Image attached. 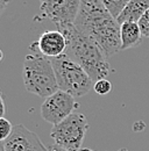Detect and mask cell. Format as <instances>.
Instances as JSON below:
<instances>
[{
	"instance_id": "cell-1",
	"label": "cell",
	"mask_w": 149,
	"mask_h": 151,
	"mask_svg": "<svg viewBox=\"0 0 149 151\" xmlns=\"http://www.w3.org/2000/svg\"><path fill=\"white\" fill-rule=\"evenodd\" d=\"M74 27L95 41L107 57L121 50L120 23L101 0H80Z\"/></svg>"
},
{
	"instance_id": "cell-2",
	"label": "cell",
	"mask_w": 149,
	"mask_h": 151,
	"mask_svg": "<svg viewBox=\"0 0 149 151\" xmlns=\"http://www.w3.org/2000/svg\"><path fill=\"white\" fill-rule=\"evenodd\" d=\"M67 38L65 55L79 64L95 83L110 75L108 57L100 45L74 26L57 28Z\"/></svg>"
},
{
	"instance_id": "cell-3",
	"label": "cell",
	"mask_w": 149,
	"mask_h": 151,
	"mask_svg": "<svg viewBox=\"0 0 149 151\" xmlns=\"http://www.w3.org/2000/svg\"><path fill=\"white\" fill-rule=\"evenodd\" d=\"M23 83L29 93L44 99L59 91L51 59L40 51L37 41L29 45L23 60Z\"/></svg>"
},
{
	"instance_id": "cell-4",
	"label": "cell",
	"mask_w": 149,
	"mask_h": 151,
	"mask_svg": "<svg viewBox=\"0 0 149 151\" xmlns=\"http://www.w3.org/2000/svg\"><path fill=\"white\" fill-rule=\"evenodd\" d=\"M50 59L54 65L59 91L72 95L74 98H80L89 93L94 84L92 78L79 64L65 54Z\"/></svg>"
},
{
	"instance_id": "cell-5",
	"label": "cell",
	"mask_w": 149,
	"mask_h": 151,
	"mask_svg": "<svg viewBox=\"0 0 149 151\" xmlns=\"http://www.w3.org/2000/svg\"><path fill=\"white\" fill-rule=\"evenodd\" d=\"M89 129V123L85 115L72 113L64 121L53 127L50 136L55 144L68 151H79L82 143Z\"/></svg>"
},
{
	"instance_id": "cell-6",
	"label": "cell",
	"mask_w": 149,
	"mask_h": 151,
	"mask_svg": "<svg viewBox=\"0 0 149 151\" xmlns=\"http://www.w3.org/2000/svg\"><path fill=\"white\" fill-rule=\"evenodd\" d=\"M80 7V0H40L44 18L53 21L56 28L74 26Z\"/></svg>"
},
{
	"instance_id": "cell-7",
	"label": "cell",
	"mask_w": 149,
	"mask_h": 151,
	"mask_svg": "<svg viewBox=\"0 0 149 151\" xmlns=\"http://www.w3.org/2000/svg\"><path fill=\"white\" fill-rule=\"evenodd\" d=\"M77 104L72 95L63 91H57L44 99V102L41 106V115L44 121L56 126L74 113Z\"/></svg>"
},
{
	"instance_id": "cell-8",
	"label": "cell",
	"mask_w": 149,
	"mask_h": 151,
	"mask_svg": "<svg viewBox=\"0 0 149 151\" xmlns=\"http://www.w3.org/2000/svg\"><path fill=\"white\" fill-rule=\"evenodd\" d=\"M5 151H48L36 134L23 124H17L12 134L2 142Z\"/></svg>"
},
{
	"instance_id": "cell-9",
	"label": "cell",
	"mask_w": 149,
	"mask_h": 151,
	"mask_svg": "<svg viewBox=\"0 0 149 151\" xmlns=\"http://www.w3.org/2000/svg\"><path fill=\"white\" fill-rule=\"evenodd\" d=\"M37 44L40 51L44 56L55 58L61 55H64L67 49V38L57 29L47 30L40 36Z\"/></svg>"
},
{
	"instance_id": "cell-10",
	"label": "cell",
	"mask_w": 149,
	"mask_h": 151,
	"mask_svg": "<svg viewBox=\"0 0 149 151\" xmlns=\"http://www.w3.org/2000/svg\"><path fill=\"white\" fill-rule=\"evenodd\" d=\"M149 9V0H130L118 18V22H139L143 14Z\"/></svg>"
},
{
	"instance_id": "cell-11",
	"label": "cell",
	"mask_w": 149,
	"mask_h": 151,
	"mask_svg": "<svg viewBox=\"0 0 149 151\" xmlns=\"http://www.w3.org/2000/svg\"><path fill=\"white\" fill-rule=\"evenodd\" d=\"M142 37L141 29L137 22H125L120 24L121 50H127L136 47Z\"/></svg>"
},
{
	"instance_id": "cell-12",
	"label": "cell",
	"mask_w": 149,
	"mask_h": 151,
	"mask_svg": "<svg viewBox=\"0 0 149 151\" xmlns=\"http://www.w3.org/2000/svg\"><path fill=\"white\" fill-rule=\"evenodd\" d=\"M113 18L118 19L130 0H101Z\"/></svg>"
},
{
	"instance_id": "cell-13",
	"label": "cell",
	"mask_w": 149,
	"mask_h": 151,
	"mask_svg": "<svg viewBox=\"0 0 149 151\" xmlns=\"http://www.w3.org/2000/svg\"><path fill=\"white\" fill-rule=\"evenodd\" d=\"M112 88H113V85H112L111 81H108L107 79H100V80L95 81L94 85H93L94 92L100 95L108 94L112 91Z\"/></svg>"
},
{
	"instance_id": "cell-14",
	"label": "cell",
	"mask_w": 149,
	"mask_h": 151,
	"mask_svg": "<svg viewBox=\"0 0 149 151\" xmlns=\"http://www.w3.org/2000/svg\"><path fill=\"white\" fill-rule=\"evenodd\" d=\"M13 128L14 127L12 126V123L8 120H6L5 117H0V139H1V142L6 141L8 138V136L13 132Z\"/></svg>"
},
{
	"instance_id": "cell-15",
	"label": "cell",
	"mask_w": 149,
	"mask_h": 151,
	"mask_svg": "<svg viewBox=\"0 0 149 151\" xmlns=\"http://www.w3.org/2000/svg\"><path fill=\"white\" fill-rule=\"evenodd\" d=\"M139 27L141 29L142 36L149 37V9L143 14V17L139 20Z\"/></svg>"
},
{
	"instance_id": "cell-16",
	"label": "cell",
	"mask_w": 149,
	"mask_h": 151,
	"mask_svg": "<svg viewBox=\"0 0 149 151\" xmlns=\"http://www.w3.org/2000/svg\"><path fill=\"white\" fill-rule=\"evenodd\" d=\"M48 151H68V150L61 148V147L57 145V144H53V145H50V147L48 148ZM79 151H91V149H80Z\"/></svg>"
},
{
	"instance_id": "cell-17",
	"label": "cell",
	"mask_w": 149,
	"mask_h": 151,
	"mask_svg": "<svg viewBox=\"0 0 149 151\" xmlns=\"http://www.w3.org/2000/svg\"><path fill=\"white\" fill-rule=\"evenodd\" d=\"M9 2V0H0V6H1V12H4V9L6 8L7 4Z\"/></svg>"
},
{
	"instance_id": "cell-18",
	"label": "cell",
	"mask_w": 149,
	"mask_h": 151,
	"mask_svg": "<svg viewBox=\"0 0 149 151\" xmlns=\"http://www.w3.org/2000/svg\"><path fill=\"white\" fill-rule=\"evenodd\" d=\"M0 102H1V109H0V115H1V117H4V114H5V104H4V99H2V98L0 99Z\"/></svg>"
},
{
	"instance_id": "cell-19",
	"label": "cell",
	"mask_w": 149,
	"mask_h": 151,
	"mask_svg": "<svg viewBox=\"0 0 149 151\" xmlns=\"http://www.w3.org/2000/svg\"><path fill=\"white\" fill-rule=\"evenodd\" d=\"M0 151H5V148H4V144H2V142L0 143Z\"/></svg>"
},
{
	"instance_id": "cell-20",
	"label": "cell",
	"mask_w": 149,
	"mask_h": 151,
	"mask_svg": "<svg viewBox=\"0 0 149 151\" xmlns=\"http://www.w3.org/2000/svg\"><path fill=\"white\" fill-rule=\"evenodd\" d=\"M118 151H128L127 149H121V150H118Z\"/></svg>"
},
{
	"instance_id": "cell-21",
	"label": "cell",
	"mask_w": 149,
	"mask_h": 151,
	"mask_svg": "<svg viewBox=\"0 0 149 151\" xmlns=\"http://www.w3.org/2000/svg\"><path fill=\"white\" fill-rule=\"evenodd\" d=\"M91 151H93V150H91Z\"/></svg>"
}]
</instances>
